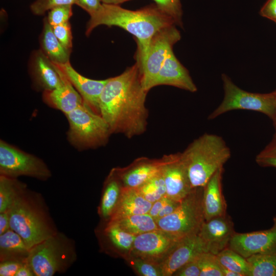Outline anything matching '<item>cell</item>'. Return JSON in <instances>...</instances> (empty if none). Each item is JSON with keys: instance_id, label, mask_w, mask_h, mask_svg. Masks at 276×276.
<instances>
[{"instance_id": "cell-13", "label": "cell", "mask_w": 276, "mask_h": 276, "mask_svg": "<svg viewBox=\"0 0 276 276\" xmlns=\"http://www.w3.org/2000/svg\"><path fill=\"white\" fill-rule=\"evenodd\" d=\"M228 247L245 258L258 254L276 250V215L272 226L267 229L250 233H235Z\"/></svg>"}, {"instance_id": "cell-21", "label": "cell", "mask_w": 276, "mask_h": 276, "mask_svg": "<svg viewBox=\"0 0 276 276\" xmlns=\"http://www.w3.org/2000/svg\"><path fill=\"white\" fill-rule=\"evenodd\" d=\"M32 71L35 82L44 91L60 86L62 77L58 67L41 51H37L32 60Z\"/></svg>"}, {"instance_id": "cell-6", "label": "cell", "mask_w": 276, "mask_h": 276, "mask_svg": "<svg viewBox=\"0 0 276 276\" xmlns=\"http://www.w3.org/2000/svg\"><path fill=\"white\" fill-rule=\"evenodd\" d=\"M65 116L69 123L68 140L78 149L104 145L111 134L101 116L84 102Z\"/></svg>"}, {"instance_id": "cell-10", "label": "cell", "mask_w": 276, "mask_h": 276, "mask_svg": "<svg viewBox=\"0 0 276 276\" xmlns=\"http://www.w3.org/2000/svg\"><path fill=\"white\" fill-rule=\"evenodd\" d=\"M180 38V32L175 25L161 29L152 37L146 59L140 65L142 85L148 92L169 52Z\"/></svg>"}, {"instance_id": "cell-20", "label": "cell", "mask_w": 276, "mask_h": 276, "mask_svg": "<svg viewBox=\"0 0 276 276\" xmlns=\"http://www.w3.org/2000/svg\"><path fill=\"white\" fill-rule=\"evenodd\" d=\"M58 68L62 77V84L54 89L44 91L43 98L48 105L66 114L81 105L84 101L80 94Z\"/></svg>"}, {"instance_id": "cell-18", "label": "cell", "mask_w": 276, "mask_h": 276, "mask_svg": "<svg viewBox=\"0 0 276 276\" xmlns=\"http://www.w3.org/2000/svg\"><path fill=\"white\" fill-rule=\"evenodd\" d=\"M164 164L163 157L157 159L141 157L127 167L114 170L123 187L136 188L159 172Z\"/></svg>"}, {"instance_id": "cell-38", "label": "cell", "mask_w": 276, "mask_h": 276, "mask_svg": "<svg viewBox=\"0 0 276 276\" xmlns=\"http://www.w3.org/2000/svg\"><path fill=\"white\" fill-rule=\"evenodd\" d=\"M197 257L178 269L173 275L200 276V270L198 263Z\"/></svg>"}, {"instance_id": "cell-46", "label": "cell", "mask_w": 276, "mask_h": 276, "mask_svg": "<svg viewBox=\"0 0 276 276\" xmlns=\"http://www.w3.org/2000/svg\"><path fill=\"white\" fill-rule=\"evenodd\" d=\"M15 276H35V273L29 263L26 261L22 263L18 270Z\"/></svg>"}, {"instance_id": "cell-48", "label": "cell", "mask_w": 276, "mask_h": 276, "mask_svg": "<svg viewBox=\"0 0 276 276\" xmlns=\"http://www.w3.org/2000/svg\"><path fill=\"white\" fill-rule=\"evenodd\" d=\"M129 1L130 0H101L103 4L114 5H118Z\"/></svg>"}, {"instance_id": "cell-1", "label": "cell", "mask_w": 276, "mask_h": 276, "mask_svg": "<svg viewBox=\"0 0 276 276\" xmlns=\"http://www.w3.org/2000/svg\"><path fill=\"white\" fill-rule=\"evenodd\" d=\"M147 93L137 62L121 74L108 79L100 97L99 109L111 134L122 133L130 139L146 130Z\"/></svg>"}, {"instance_id": "cell-5", "label": "cell", "mask_w": 276, "mask_h": 276, "mask_svg": "<svg viewBox=\"0 0 276 276\" xmlns=\"http://www.w3.org/2000/svg\"><path fill=\"white\" fill-rule=\"evenodd\" d=\"M77 259L75 241L58 231L32 247L28 261L35 276H53L66 272Z\"/></svg>"}, {"instance_id": "cell-29", "label": "cell", "mask_w": 276, "mask_h": 276, "mask_svg": "<svg viewBox=\"0 0 276 276\" xmlns=\"http://www.w3.org/2000/svg\"><path fill=\"white\" fill-rule=\"evenodd\" d=\"M246 259L250 266V276H276V250Z\"/></svg>"}, {"instance_id": "cell-11", "label": "cell", "mask_w": 276, "mask_h": 276, "mask_svg": "<svg viewBox=\"0 0 276 276\" xmlns=\"http://www.w3.org/2000/svg\"><path fill=\"white\" fill-rule=\"evenodd\" d=\"M180 239L157 228L136 236L128 254L159 264Z\"/></svg>"}, {"instance_id": "cell-12", "label": "cell", "mask_w": 276, "mask_h": 276, "mask_svg": "<svg viewBox=\"0 0 276 276\" xmlns=\"http://www.w3.org/2000/svg\"><path fill=\"white\" fill-rule=\"evenodd\" d=\"M162 171L166 188V196L181 201L193 190L187 167L181 152L163 156Z\"/></svg>"}, {"instance_id": "cell-36", "label": "cell", "mask_w": 276, "mask_h": 276, "mask_svg": "<svg viewBox=\"0 0 276 276\" xmlns=\"http://www.w3.org/2000/svg\"><path fill=\"white\" fill-rule=\"evenodd\" d=\"M72 6H61L49 11L46 18L49 24L54 26L68 22L73 14Z\"/></svg>"}, {"instance_id": "cell-49", "label": "cell", "mask_w": 276, "mask_h": 276, "mask_svg": "<svg viewBox=\"0 0 276 276\" xmlns=\"http://www.w3.org/2000/svg\"><path fill=\"white\" fill-rule=\"evenodd\" d=\"M222 267V271L223 276H241L239 273L232 270L228 269L225 267Z\"/></svg>"}, {"instance_id": "cell-30", "label": "cell", "mask_w": 276, "mask_h": 276, "mask_svg": "<svg viewBox=\"0 0 276 276\" xmlns=\"http://www.w3.org/2000/svg\"><path fill=\"white\" fill-rule=\"evenodd\" d=\"M220 265L239 273L241 276H250V266L246 258L229 247L216 255Z\"/></svg>"}, {"instance_id": "cell-4", "label": "cell", "mask_w": 276, "mask_h": 276, "mask_svg": "<svg viewBox=\"0 0 276 276\" xmlns=\"http://www.w3.org/2000/svg\"><path fill=\"white\" fill-rule=\"evenodd\" d=\"M193 188L203 187L213 174L231 156L224 139L212 133H204L195 139L181 152Z\"/></svg>"}, {"instance_id": "cell-41", "label": "cell", "mask_w": 276, "mask_h": 276, "mask_svg": "<svg viewBox=\"0 0 276 276\" xmlns=\"http://www.w3.org/2000/svg\"><path fill=\"white\" fill-rule=\"evenodd\" d=\"M78 6L86 11L90 16L97 13L101 8V0H77Z\"/></svg>"}, {"instance_id": "cell-25", "label": "cell", "mask_w": 276, "mask_h": 276, "mask_svg": "<svg viewBox=\"0 0 276 276\" xmlns=\"http://www.w3.org/2000/svg\"><path fill=\"white\" fill-rule=\"evenodd\" d=\"M40 45L41 51L53 62L64 64L69 62L71 51L66 49L55 36L46 18L40 36Z\"/></svg>"}, {"instance_id": "cell-22", "label": "cell", "mask_w": 276, "mask_h": 276, "mask_svg": "<svg viewBox=\"0 0 276 276\" xmlns=\"http://www.w3.org/2000/svg\"><path fill=\"white\" fill-rule=\"evenodd\" d=\"M152 204L135 188L122 186L118 202L109 221L133 215L149 213Z\"/></svg>"}, {"instance_id": "cell-2", "label": "cell", "mask_w": 276, "mask_h": 276, "mask_svg": "<svg viewBox=\"0 0 276 276\" xmlns=\"http://www.w3.org/2000/svg\"><path fill=\"white\" fill-rule=\"evenodd\" d=\"M176 25L174 20L155 4L136 10L124 9L119 5L102 3L100 9L90 16L86 29L88 35L97 27L106 25L121 28L133 35L136 40V62L145 61L150 41L154 35L165 27Z\"/></svg>"}, {"instance_id": "cell-7", "label": "cell", "mask_w": 276, "mask_h": 276, "mask_svg": "<svg viewBox=\"0 0 276 276\" xmlns=\"http://www.w3.org/2000/svg\"><path fill=\"white\" fill-rule=\"evenodd\" d=\"M203 190L194 188L172 213L156 220L158 228L179 239L198 234L205 221Z\"/></svg>"}, {"instance_id": "cell-31", "label": "cell", "mask_w": 276, "mask_h": 276, "mask_svg": "<svg viewBox=\"0 0 276 276\" xmlns=\"http://www.w3.org/2000/svg\"><path fill=\"white\" fill-rule=\"evenodd\" d=\"M135 189L146 200L152 203L166 196V188L162 169Z\"/></svg>"}, {"instance_id": "cell-28", "label": "cell", "mask_w": 276, "mask_h": 276, "mask_svg": "<svg viewBox=\"0 0 276 276\" xmlns=\"http://www.w3.org/2000/svg\"><path fill=\"white\" fill-rule=\"evenodd\" d=\"M103 235L112 246L128 252L132 248L136 236L131 234L117 223L108 221L103 231Z\"/></svg>"}, {"instance_id": "cell-24", "label": "cell", "mask_w": 276, "mask_h": 276, "mask_svg": "<svg viewBox=\"0 0 276 276\" xmlns=\"http://www.w3.org/2000/svg\"><path fill=\"white\" fill-rule=\"evenodd\" d=\"M122 186L114 168L112 169L105 181L98 209L100 216L107 222L109 221L115 210Z\"/></svg>"}, {"instance_id": "cell-17", "label": "cell", "mask_w": 276, "mask_h": 276, "mask_svg": "<svg viewBox=\"0 0 276 276\" xmlns=\"http://www.w3.org/2000/svg\"><path fill=\"white\" fill-rule=\"evenodd\" d=\"M55 64L80 94L84 103L99 114V99L108 79L98 80L86 78L77 72L70 61L64 64Z\"/></svg>"}, {"instance_id": "cell-19", "label": "cell", "mask_w": 276, "mask_h": 276, "mask_svg": "<svg viewBox=\"0 0 276 276\" xmlns=\"http://www.w3.org/2000/svg\"><path fill=\"white\" fill-rule=\"evenodd\" d=\"M223 168L217 170L203 187L202 206L205 220L226 215V205L222 191Z\"/></svg>"}, {"instance_id": "cell-14", "label": "cell", "mask_w": 276, "mask_h": 276, "mask_svg": "<svg viewBox=\"0 0 276 276\" xmlns=\"http://www.w3.org/2000/svg\"><path fill=\"white\" fill-rule=\"evenodd\" d=\"M235 233L232 220L225 215L205 220L198 235L203 242L206 252L217 255L228 247Z\"/></svg>"}, {"instance_id": "cell-27", "label": "cell", "mask_w": 276, "mask_h": 276, "mask_svg": "<svg viewBox=\"0 0 276 276\" xmlns=\"http://www.w3.org/2000/svg\"><path fill=\"white\" fill-rule=\"evenodd\" d=\"M109 221L117 223L135 236L158 228L156 221L149 213L128 216Z\"/></svg>"}, {"instance_id": "cell-39", "label": "cell", "mask_w": 276, "mask_h": 276, "mask_svg": "<svg viewBox=\"0 0 276 276\" xmlns=\"http://www.w3.org/2000/svg\"><path fill=\"white\" fill-rule=\"evenodd\" d=\"M23 263L24 262L15 260L0 261V275L15 276Z\"/></svg>"}, {"instance_id": "cell-32", "label": "cell", "mask_w": 276, "mask_h": 276, "mask_svg": "<svg viewBox=\"0 0 276 276\" xmlns=\"http://www.w3.org/2000/svg\"><path fill=\"white\" fill-rule=\"evenodd\" d=\"M197 261L200 270V276H223L216 255L203 252L198 256Z\"/></svg>"}, {"instance_id": "cell-26", "label": "cell", "mask_w": 276, "mask_h": 276, "mask_svg": "<svg viewBox=\"0 0 276 276\" xmlns=\"http://www.w3.org/2000/svg\"><path fill=\"white\" fill-rule=\"evenodd\" d=\"M27 188L26 183L17 178L0 175V213L8 211Z\"/></svg>"}, {"instance_id": "cell-8", "label": "cell", "mask_w": 276, "mask_h": 276, "mask_svg": "<svg viewBox=\"0 0 276 276\" xmlns=\"http://www.w3.org/2000/svg\"><path fill=\"white\" fill-rule=\"evenodd\" d=\"M224 90L223 100L218 106L208 116L213 120L227 112L246 110L263 113L271 118L276 100V94H261L244 90L236 85L226 74L221 75Z\"/></svg>"}, {"instance_id": "cell-42", "label": "cell", "mask_w": 276, "mask_h": 276, "mask_svg": "<svg viewBox=\"0 0 276 276\" xmlns=\"http://www.w3.org/2000/svg\"><path fill=\"white\" fill-rule=\"evenodd\" d=\"M256 162L261 167L276 168V154H262L259 153L256 156Z\"/></svg>"}, {"instance_id": "cell-15", "label": "cell", "mask_w": 276, "mask_h": 276, "mask_svg": "<svg viewBox=\"0 0 276 276\" xmlns=\"http://www.w3.org/2000/svg\"><path fill=\"white\" fill-rule=\"evenodd\" d=\"M203 252L204 245L198 234L181 239L160 263L163 276H171Z\"/></svg>"}, {"instance_id": "cell-45", "label": "cell", "mask_w": 276, "mask_h": 276, "mask_svg": "<svg viewBox=\"0 0 276 276\" xmlns=\"http://www.w3.org/2000/svg\"><path fill=\"white\" fill-rule=\"evenodd\" d=\"M10 229V216L8 211L0 213V235Z\"/></svg>"}, {"instance_id": "cell-44", "label": "cell", "mask_w": 276, "mask_h": 276, "mask_svg": "<svg viewBox=\"0 0 276 276\" xmlns=\"http://www.w3.org/2000/svg\"><path fill=\"white\" fill-rule=\"evenodd\" d=\"M167 198L168 197L166 196L152 203L151 209L149 212V214L155 219V221L157 218L158 214L166 203Z\"/></svg>"}, {"instance_id": "cell-40", "label": "cell", "mask_w": 276, "mask_h": 276, "mask_svg": "<svg viewBox=\"0 0 276 276\" xmlns=\"http://www.w3.org/2000/svg\"><path fill=\"white\" fill-rule=\"evenodd\" d=\"M260 14L276 23V0H267L261 8Z\"/></svg>"}, {"instance_id": "cell-16", "label": "cell", "mask_w": 276, "mask_h": 276, "mask_svg": "<svg viewBox=\"0 0 276 276\" xmlns=\"http://www.w3.org/2000/svg\"><path fill=\"white\" fill-rule=\"evenodd\" d=\"M161 85L173 86L192 93L197 90L189 71L177 59L173 49L169 52L162 66L152 82L150 89Z\"/></svg>"}, {"instance_id": "cell-23", "label": "cell", "mask_w": 276, "mask_h": 276, "mask_svg": "<svg viewBox=\"0 0 276 276\" xmlns=\"http://www.w3.org/2000/svg\"><path fill=\"white\" fill-rule=\"evenodd\" d=\"M30 248L22 237L11 228L0 235V261H28Z\"/></svg>"}, {"instance_id": "cell-47", "label": "cell", "mask_w": 276, "mask_h": 276, "mask_svg": "<svg viewBox=\"0 0 276 276\" xmlns=\"http://www.w3.org/2000/svg\"><path fill=\"white\" fill-rule=\"evenodd\" d=\"M262 154H276V130L270 142L261 151Z\"/></svg>"}, {"instance_id": "cell-9", "label": "cell", "mask_w": 276, "mask_h": 276, "mask_svg": "<svg viewBox=\"0 0 276 276\" xmlns=\"http://www.w3.org/2000/svg\"><path fill=\"white\" fill-rule=\"evenodd\" d=\"M0 175L17 178L25 176L47 180L52 172L41 158L1 140Z\"/></svg>"}, {"instance_id": "cell-37", "label": "cell", "mask_w": 276, "mask_h": 276, "mask_svg": "<svg viewBox=\"0 0 276 276\" xmlns=\"http://www.w3.org/2000/svg\"><path fill=\"white\" fill-rule=\"evenodd\" d=\"M53 33L63 46L71 51L72 48V35L69 21L52 26Z\"/></svg>"}, {"instance_id": "cell-3", "label": "cell", "mask_w": 276, "mask_h": 276, "mask_svg": "<svg viewBox=\"0 0 276 276\" xmlns=\"http://www.w3.org/2000/svg\"><path fill=\"white\" fill-rule=\"evenodd\" d=\"M8 212L10 228L30 249L58 232L42 195L28 188Z\"/></svg>"}, {"instance_id": "cell-33", "label": "cell", "mask_w": 276, "mask_h": 276, "mask_svg": "<svg viewBox=\"0 0 276 276\" xmlns=\"http://www.w3.org/2000/svg\"><path fill=\"white\" fill-rule=\"evenodd\" d=\"M133 269L143 276H163L159 264L128 254L126 257Z\"/></svg>"}, {"instance_id": "cell-43", "label": "cell", "mask_w": 276, "mask_h": 276, "mask_svg": "<svg viewBox=\"0 0 276 276\" xmlns=\"http://www.w3.org/2000/svg\"><path fill=\"white\" fill-rule=\"evenodd\" d=\"M180 202L168 197L156 220L172 213L179 206Z\"/></svg>"}, {"instance_id": "cell-51", "label": "cell", "mask_w": 276, "mask_h": 276, "mask_svg": "<svg viewBox=\"0 0 276 276\" xmlns=\"http://www.w3.org/2000/svg\"><path fill=\"white\" fill-rule=\"evenodd\" d=\"M275 90H276V89H275Z\"/></svg>"}, {"instance_id": "cell-50", "label": "cell", "mask_w": 276, "mask_h": 276, "mask_svg": "<svg viewBox=\"0 0 276 276\" xmlns=\"http://www.w3.org/2000/svg\"><path fill=\"white\" fill-rule=\"evenodd\" d=\"M274 91L275 92L276 94V90H275ZM270 119L272 120L275 130H276V100H275V102L274 104V107L272 115Z\"/></svg>"}, {"instance_id": "cell-34", "label": "cell", "mask_w": 276, "mask_h": 276, "mask_svg": "<svg viewBox=\"0 0 276 276\" xmlns=\"http://www.w3.org/2000/svg\"><path fill=\"white\" fill-rule=\"evenodd\" d=\"M158 8L172 17L176 25L182 26V10L180 0H153Z\"/></svg>"}, {"instance_id": "cell-35", "label": "cell", "mask_w": 276, "mask_h": 276, "mask_svg": "<svg viewBox=\"0 0 276 276\" xmlns=\"http://www.w3.org/2000/svg\"><path fill=\"white\" fill-rule=\"evenodd\" d=\"M78 5L77 0H36L30 6L32 13L37 15H41L47 11L63 5Z\"/></svg>"}]
</instances>
